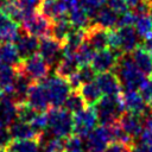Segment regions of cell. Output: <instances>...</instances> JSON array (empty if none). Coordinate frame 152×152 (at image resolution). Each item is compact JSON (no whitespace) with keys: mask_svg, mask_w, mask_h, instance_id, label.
I'll return each instance as SVG.
<instances>
[{"mask_svg":"<svg viewBox=\"0 0 152 152\" xmlns=\"http://www.w3.org/2000/svg\"><path fill=\"white\" fill-rule=\"evenodd\" d=\"M113 71L119 77L124 90H139L140 86L146 80V76L140 71L132 59L131 53L121 55Z\"/></svg>","mask_w":152,"mask_h":152,"instance_id":"1","label":"cell"},{"mask_svg":"<svg viewBox=\"0 0 152 152\" xmlns=\"http://www.w3.org/2000/svg\"><path fill=\"white\" fill-rule=\"evenodd\" d=\"M99 122L103 126H110L118 122L121 114L126 112L121 94L116 96H102L101 100L95 104Z\"/></svg>","mask_w":152,"mask_h":152,"instance_id":"2","label":"cell"},{"mask_svg":"<svg viewBox=\"0 0 152 152\" xmlns=\"http://www.w3.org/2000/svg\"><path fill=\"white\" fill-rule=\"evenodd\" d=\"M48 131L57 138L65 139L72 134L74 115L65 108H51L48 110Z\"/></svg>","mask_w":152,"mask_h":152,"instance_id":"3","label":"cell"},{"mask_svg":"<svg viewBox=\"0 0 152 152\" xmlns=\"http://www.w3.org/2000/svg\"><path fill=\"white\" fill-rule=\"evenodd\" d=\"M46 89L50 104L53 108H61L64 106L65 100L68 99L69 94L71 93V87L68 82V80L53 75L50 77H46L42 82Z\"/></svg>","mask_w":152,"mask_h":152,"instance_id":"4","label":"cell"},{"mask_svg":"<svg viewBox=\"0 0 152 152\" xmlns=\"http://www.w3.org/2000/svg\"><path fill=\"white\" fill-rule=\"evenodd\" d=\"M15 69H20L33 83V82H43L48 77L50 71V65L39 53H36L24 59L21 64Z\"/></svg>","mask_w":152,"mask_h":152,"instance_id":"5","label":"cell"},{"mask_svg":"<svg viewBox=\"0 0 152 152\" xmlns=\"http://www.w3.org/2000/svg\"><path fill=\"white\" fill-rule=\"evenodd\" d=\"M99 122L97 113L94 107H86L83 110L74 114V128L72 134H76L83 139L88 137V134L96 127Z\"/></svg>","mask_w":152,"mask_h":152,"instance_id":"6","label":"cell"},{"mask_svg":"<svg viewBox=\"0 0 152 152\" xmlns=\"http://www.w3.org/2000/svg\"><path fill=\"white\" fill-rule=\"evenodd\" d=\"M51 27L52 23L39 12H36L34 14L26 17L21 23V30L40 39L51 36Z\"/></svg>","mask_w":152,"mask_h":152,"instance_id":"7","label":"cell"},{"mask_svg":"<svg viewBox=\"0 0 152 152\" xmlns=\"http://www.w3.org/2000/svg\"><path fill=\"white\" fill-rule=\"evenodd\" d=\"M84 140L88 152H104L108 145L113 141L109 127L103 125L95 127Z\"/></svg>","mask_w":152,"mask_h":152,"instance_id":"8","label":"cell"},{"mask_svg":"<svg viewBox=\"0 0 152 152\" xmlns=\"http://www.w3.org/2000/svg\"><path fill=\"white\" fill-rule=\"evenodd\" d=\"M38 53L46 61L50 66L55 64L57 65L63 57V44L51 36L44 37L39 42Z\"/></svg>","mask_w":152,"mask_h":152,"instance_id":"9","label":"cell"},{"mask_svg":"<svg viewBox=\"0 0 152 152\" xmlns=\"http://www.w3.org/2000/svg\"><path fill=\"white\" fill-rule=\"evenodd\" d=\"M26 103L31 106L38 113L46 112L49 109L50 101H49V96H48L46 89L43 83L33 82L30 86L27 97H26Z\"/></svg>","mask_w":152,"mask_h":152,"instance_id":"10","label":"cell"},{"mask_svg":"<svg viewBox=\"0 0 152 152\" xmlns=\"http://www.w3.org/2000/svg\"><path fill=\"white\" fill-rule=\"evenodd\" d=\"M122 101L126 108V112L140 115L142 119L152 112V109L145 103L138 90H124L121 93Z\"/></svg>","mask_w":152,"mask_h":152,"instance_id":"11","label":"cell"},{"mask_svg":"<svg viewBox=\"0 0 152 152\" xmlns=\"http://www.w3.org/2000/svg\"><path fill=\"white\" fill-rule=\"evenodd\" d=\"M119 57L120 56L115 53L114 51H112L110 49H103L100 51H95L90 65L96 71V74L112 71L115 68Z\"/></svg>","mask_w":152,"mask_h":152,"instance_id":"12","label":"cell"},{"mask_svg":"<svg viewBox=\"0 0 152 152\" xmlns=\"http://www.w3.org/2000/svg\"><path fill=\"white\" fill-rule=\"evenodd\" d=\"M14 45L18 50V53H19L20 58L24 61V59L38 53L39 39L34 36H31V34L26 33L24 30H21L19 36L14 40Z\"/></svg>","mask_w":152,"mask_h":152,"instance_id":"13","label":"cell"},{"mask_svg":"<svg viewBox=\"0 0 152 152\" xmlns=\"http://www.w3.org/2000/svg\"><path fill=\"white\" fill-rule=\"evenodd\" d=\"M95 81L99 84L102 94L107 96H116L122 93V86L119 81V77L113 70L97 74Z\"/></svg>","mask_w":152,"mask_h":152,"instance_id":"14","label":"cell"},{"mask_svg":"<svg viewBox=\"0 0 152 152\" xmlns=\"http://www.w3.org/2000/svg\"><path fill=\"white\" fill-rule=\"evenodd\" d=\"M15 70H17V74H15L14 82L12 84V91L7 96L12 97L17 104H21L26 102L27 93L32 82L20 69H15Z\"/></svg>","mask_w":152,"mask_h":152,"instance_id":"15","label":"cell"},{"mask_svg":"<svg viewBox=\"0 0 152 152\" xmlns=\"http://www.w3.org/2000/svg\"><path fill=\"white\" fill-rule=\"evenodd\" d=\"M38 12L51 23L68 17V7L62 0H42Z\"/></svg>","mask_w":152,"mask_h":152,"instance_id":"16","label":"cell"},{"mask_svg":"<svg viewBox=\"0 0 152 152\" xmlns=\"http://www.w3.org/2000/svg\"><path fill=\"white\" fill-rule=\"evenodd\" d=\"M118 122L121 126V128L133 139L140 137L142 128H144L142 118L140 115H137V114H133L129 112H125L124 114H121Z\"/></svg>","mask_w":152,"mask_h":152,"instance_id":"17","label":"cell"},{"mask_svg":"<svg viewBox=\"0 0 152 152\" xmlns=\"http://www.w3.org/2000/svg\"><path fill=\"white\" fill-rule=\"evenodd\" d=\"M86 42L95 50L100 51L108 46V31L93 24L86 30Z\"/></svg>","mask_w":152,"mask_h":152,"instance_id":"18","label":"cell"},{"mask_svg":"<svg viewBox=\"0 0 152 152\" xmlns=\"http://www.w3.org/2000/svg\"><path fill=\"white\" fill-rule=\"evenodd\" d=\"M18 116V104L15 101L7 96L4 95L0 99V125L10 127Z\"/></svg>","mask_w":152,"mask_h":152,"instance_id":"19","label":"cell"},{"mask_svg":"<svg viewBox=\"0 0 152 152\" xmlns=\"http://www.w3.org/2000/svg\"><path fill=\"white\" fill-rule=\"evenodd\" d=\"M19 24L13 21L2 11H0V43L11 42L13 43L20 33Z\"/></svg>","mask_w":152,"mask_h":152,"instance_id":"20","label":"cell"},{"mask_svg":"<svg viewBox=\"0 0 152 152\" xmlns=\"http://www.w3.org/2000/svg\"><path fill=\"white\" fill-rule=\"evenodd\" d=\"M132 59L134 61L135 65L140 69V71L147 77L152 74V52L146 50L141 44H139L132 52Z\"/></svg>","mask_w":152,"mask_h":152,"instance_id":"21","label":"cell"},{"mask_svg":"<svg viewBox=\"0 0 152 152\" xmlns=\"http://www.w3.org/2000/svg\"><path fill=\"white\" fill-rule=\"evenodd\" d=\"M120 36L121 43V52L131 53L139 45V36L133 26H125L116 28Z\"/></svg>","mask_w":152,"mask_h":152,"instance_id":"22","label":"cell"},{"mask_svg":"<svg viewBox=\"0 0 152 152\" xmlns=\"http://www.w3.org/2000/svg\"><path fill=\"white\" fill-rule=\"evenodd\" d=\"M68 19L74 28L87 30L93 25V19L89 17L87 11L81 6V4L71 7L68 12Z\"/></svg>","mask_w":152,"mask_h":152,"instance_id":"23","label":"cell"},{"mask_svg":"<svg viewBox=\"0 0 152 152\" xmlns=\"http://www.w3.org/2000/svg\"><path fill=\"white\" fill-rule=\"evenodd\" d=\"M118 13H115L110 7L108 6H103L97 14L95 15V18L93 19V24L97 25L101 28H104L107 31L113 30L118 26Z\"/></svg>","mask_w":152,"mask_h":152,"instance_id":"24","label":"cell"},{"mask_svg":"<svg viewBox=\"0 0 152 152\" xmlns=\"http://www.w3.org/2000/svg\"><path fill=\"white\" fill-rule=\"evenodd\" d=\"M0 61L14 68H18L21 64L23 59L20 58L14 43L11 42L0 43Z\"/></svg>","mask_w":152,"mask_h":152,"instance_id":"25","label":"cell"},{"mask_svg":"<svg viewBox=\"0 0 152 152\" xmlns=\"http://www.w3.org/2000/svg\"><path fill=\"white\" fill-rule=\"evenodd\" d=\"M78 68H80V65L75 58V55H63L62 59L56 65L55 75L68 80L72 74H75L77 71Z\"/></svg>","mask_w":152,"mask_h":152,"instance_id":"26","label":"cell"},{"mask_svg":"<svg viewBox=\"0 0 152 152\" xmlns=\"http://www.w3.org/2000/svg\"><path fill=\"white\" fill-rule=\"evenodd\" d=\"M8 128H10V132H11V135H12L13 140L33 139V138L39 137L30 124L23 122L20 120H15Z\"/></svg>","mask_w":152,"mask_h":152,"instance_id":"27","label":"cell"},{"mask_svg":"<svg viewBox=\"0 0 152 152\" xmlns=\"http://www.w3.org/2000/svg\"><path fill=\"white\" fill-rule=\"evenodd\" d=\"M78 91L81 93L84 102L90 107L95 106L102 97V91H101L99 84L96 83V81H91V82L82 84L81 88L78 89Z\"/></svg>","mask_w":152,"mask_h":152,"instance_id":"28","label":"cell"},{"mask_svg":"<svg viewBox=\"0 0 152 152\" xmlns=\"http://www.w3.org/2000/svg\"><path fill=\"white\" fill-rule=\"evenodd\" d=\"M40 147L42 144L38 137L33 139L12 140L6 150L7 152H40Z\"/></svg>","mask_w":152,"mask_h":152,"instance_id":"29","label":"cell"},{"mask_svg":"<svg viewBox=\"0 0 152 152\" xmlns=\"http://www.w3.org/2000/svg\"><path fill=\"white\" fill-rule=\"evenodd\" d=\"M72 25L69 21L68 17L58 19L56 21L52 23V27H51V37H53L55 39H57L58 42H61L63 44V42L66 39V37L69 36V33L72 31Z\"/></svg>","mask_w":152,"mask_h":152,"instance_id":"30","label":"cell"},{"mask_svg":"<svg viewBox=\"0 0 152 152\" xmlns=\"http://www.w3.org/2000/svg\"><path fill=\"white\" fill-rule=\"evenodd\" d=\"M87 107V103L84 102L81 93L78 90H71V93L69 94L68 99L64 102V108L66 110H69L70 113H78L81 110H83Z\"/></svg>","mask_w":152,"mask_h":152,"instance_id":"31","label":"cell"},{"mask_svg":"<svg viewBox=\"0 0 152 152\" xmlns=\"http://www.w3.org/2000/svg\"><path fill=\"white\" fill-rule=\"evenodd\" d=\"M134 26L138 36L141 39H147L148 37L152 36V19L150 15L137 17V21Z\"/></svg>","mask_w":152,"mask_h":152,"instance_id":"32","label":"cell"},{"mask_svg":"<svg viewBox=\"0 0 152 152\" xmlns=\"http://www.w3.org/2000/svg\"><path fill=\"white\" fill-rule=\"evenodd\" d=\"M15 74H17V70L14 66H11L0 61V86L4 89H6L13 84Z\"/></svg>","mask_w":152,"mask_h":152,"instance_id":"33","label":"cell"},{"mask_svg":"<svg viewBox=\"0 0 152 152\" xmlns=\"http://www.w3.org/2000/svg\"><path fill=\"white\" fill-rule=\"evenodd\" d=\"M94 53H95V50L87 42H84L77 49V51L75 53V58H76L78 65L82 66V65H87V64H90L91 63V59L94 57Z\"/></svg>","mask_w":152,"mask_h":152,"instance_id":"34","label":"cell"},{"mask_svg":"<svg viewBox=\"0 0 152 152\" xmlns=\"http://www.w3.org/2000/svg\"><path fill=\"white\" fill-rule=\"evenodd\" d=\"M65 152H88L86 146V140L76 134H71L70 137L64 139Z\"/></svg>","mask_w":152,"mask_h":152,"instance_id":"35","label":"cell"},{"mask_svg":"<svg viewBox=\"0 0 152 152\" xmlns=\"http://www.w3.org/2000/svg\"><path fill=\"white\" fill-rule=\"evenodd\" d=\"M37 114H38V112L34 110L26 102L21 103V104H18V116H17V120H20V121L26 122V124H31Z\"/></svg>","mask_w":152,"mask_h":152,"instance_id":"36","label":"cell"},{"mask_svg":"<svg viewBox=\"0 0 152 152\" xmlns=\"http://www.w3.org/2000/svg\"><path fill=\"white\" fill-rule=\"evenodd\" d=\"M80 4L87 11L89 17L94 19L97 12L104 6V4H107V0H80Z\"/></svg>","mask_w":152,"mask_h":152,"instance_id":"37","label":"cell"},{"mask_svg":"<svg viewBox=\"0 0 152 152\" xmlns=\"http://www.w3.org/2000/svg\"><path fill=\"white\" fill-rule=\"evenodd\" d=\"M43 152H65L64 139L53 137L43 142Z\"/></svg>","mask_w":152,"mask_h":152,"instance_id":"38","label":"cell"},{"mask_svg":"<svg viewBox=\"0 0 152 152\" xmlns=\"http://www.w3.org/2000/svg\"><path fill=\"white\" fill-rule=\"evenodd\" d=\"M48 124H49L48 112H42V113H38L36 115V118L33 119V121L30 125L36 131V133L39 135L40 133H43V132H45L48 129Z\"/></svg>","mask_w":152,"mask_h":152,"instance_id":"39","label":"cell"},{"mask_svg":"<svg viewBox=\"0 0 152 152\" xmlns=\"http://www.w3.org/2000/svg\"><path fill=\"white\" fill-rule=\"evenodd\" d=\"M76 74H77V76H78V78H80L82 84L91 82V81H95V78H96V71L93 69V66L90 64L80 66L77 69Z\"/></svg>","mask_w":152,"mask_h":152,"instance_id":"40","label":"cell"},{"mask_svg":"<svg viewBox=\"0 0 152 152\" xmlns=\"http://www.w3.org/2000/svg\"><path fill=\"white\" fill-rule=\"evenodd\" d=\"M19 4L21 6L24 14H25V18H26V17L32 15L36 12H38L39 6L42 4V0H19Z\"/></svg>","mask_w":152,"mask_h":152,"instance_id":"41","label":"cell"},{"mask_svg":"<svg viewBox=\"0 0 152 152\" xmlns=\"http://www.w3.org/2000/svg\"><path fill=\"white\" fill-rule=\"evenodd\" d=\"M138 91L140 93V95L144 99L145 103L152 109V82H151V80L146 78L144 81V83L140 86Z\"/></svg>","mask_w":152,"mask_h":152,"instance_id":"42","label":"cell"},{"mask_svg":"<svg viewBox=\"0 0 152 152\" xmlns=\"http://www.w3.org/2000/svg\"><path fill=\"white\" fill-rule=\"evenodd\" d=\"M107 6L110 7L118 14H124V13L128 12V10H129V7L125 0H107Z\"/></svg>","mask_w":152,"mask_h":152,"instance_id":"43","label":"cell"},{"mask_svg":"<svg viewBox=\"0 0 152 152\" xmlns=\"http://www.w3.org/2000/svg\"><path fill=\"white\" fill-rule=\"evenodd\" d=\"M137 21V15L134 12H126L124 14H120L119 20H118V26L116 27H125V26H133Z\"/></svg>","mask_w":152,"mask_h":152,"instance_id":"44","label":"cell"},{"mask_svg":"<svg viewBox=\"0 0 152 152\" xmlns=\"http://www.w3.org/2000/svg\"><path fill=\"white\" fill-rule=\"evenodd\" d=\"M12 135L10 132V128L7 126L0 125V146L1 147H7L11 141H12Z\"/></svg>","mask_w":152,"mask_h":152,"instance_id":"45","label":"cell"},{"mask_svg":"<svg viewBox=\"0 0 152 152\" xmlns=\"http://www.w3.org/2000/svg\"><path fill=\"white\" fill-rule=\"evenodd\" d=\"M104 152H131V147L118 141H112Z\"/></svg>","mask_w":152,"mask_h":152,"instance_id":"46","label":"cell"},{"mask_svg":"<svg viewBox=\"0 0 152 152\" xmlns=\"http://www.w3.org/2000/svg\"><path fill=\"white\" fill-rule=\"evenodd\" d=\"M140 142L152 148V128H144L140 134Z\"/></svg>","mask_w":152,"mask_h":152,"instance_id":"47","label":"cell"},{"mask_svg":"<svg viewBox=\"0 0 152 152\" xmlns=\"http://www.w3.org/2000/svg\"><path fill=\"white\" fill-rule=\"evenodd\" d=\"M131 152H152V148L146 146L142 142H139V144L133 145V147L131 148Z\"/></svg>","mask_w":152,"mask_h":152,"instance_id":"48","label":"cell"},{"mask_svg":"<svg viewBox=\"0 0 152 152\" xmlns=\"http://www.w3.org/2000/svg\"><path fill=\"white\" fill-rule=\"evenodd\" d=\"M144 126L146 127V128H152V112L150 113V114H147L144 119ZM144 127V128H145Z\"/></svg>","mask_w":152,"mask_h":152,"instance_id":"49","label":"cell"},{"mask_svg":"<svg viewBox=\"0 0 152 152\" xmlns=\"http://www.w3.org/2000/svg\"><path fill=\"white\" fill-rule=\"evenodd\" d=\"M141 45H142L146 50H148L150 52H152V36L148 37L147 39H144V42H142Z\"/></svg>","mask_w":152,"mask_h":152,"instance_id":"50","label":"cell"},{"mask_svg":"<svg viewBox=\"0 0 152 152\" xmlns=\"http://www.w3.org/2000/svg\"><path fill=\"white\" fill-rule=\"evenodd\" d=\"M125 1L127 2V5H128L129 8H135L142 0H125Z\"/></svg>","mask_w":152,"mask_h":152,"instance_id":"51","label":"cell"},{"mask_svg":"<svg viewBox=\"0 0 152 152\" xmlns=\"http://www.w3.org/2000/svg\"><path fill=\"white\" fill-rule=\"evenodd\" d=\"M0 152H7L6 147H1V146H0Z\"/></svg>","mask_w":152,"mask_h":152,"instance_id":"52","label":"cell"},{"mask_svg":"<svg viewBox=\"0 0 152 152\" xmlns=\"http://www.w3.org/2000/svg\"><path fill=\"white\" fill-rule=\"evenodd\" d=\"M150 80H151V82H152V74H151V76H150Z\"/></svg>","mask_w":152,"mask_h":152,"instance_id":"53","label":"cell"},{"mask_svg":"<svg viewBox=\"0 0 152 152\" xmlns=\"http://www.w3.org/2000/svg\"><path fill=\"white\" fill-rule=\"evenodd\" d=\"M150 17H151V19H152V11H151V13H150Z\"/></svg>","mask_w":152,"mask_h":152,"instance_id":"54","label":"cell"},{"mask_svg":"<svg viewBox=\"0 0 152 152\" xmlns=\"http://www.w3.org/2000/svg\"><path fill=\"white\" fill-rule=\"evenodd\" d=\"M148 1H150V2H151V5H152V0H148Z\"/></svg>","mask_w":152,"mask_h":152,"instance_id":"55","label":"cell"},{"mask_svg":"<svg viewBox=\"0 0 152 152\" xmlns=\"http://www.w3.org/2000/svg\"><path fill=\"white\" fill-rule=\"evenodd\" d=\"M18 1H19V0H18Z\"/></svg>","mask_w":152,"mask_h":152,"instance_id":"56","label":"cell"}]
</instances>
